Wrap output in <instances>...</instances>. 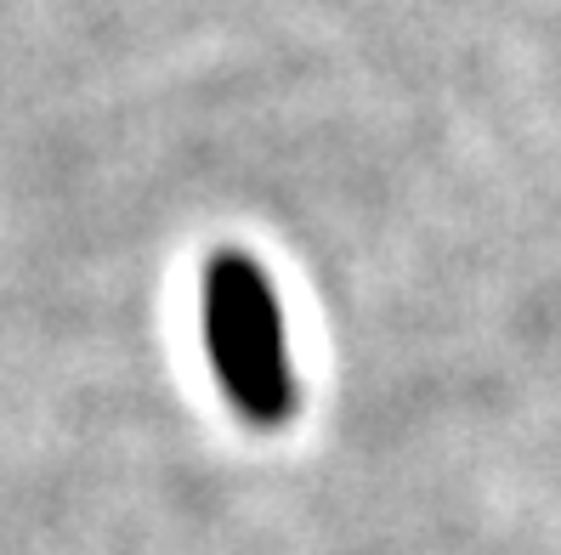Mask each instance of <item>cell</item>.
Instances as JSON below:
<instances>
[{
  "instance_id": "1",
  "label": "cell",
  "mask_w": 561,
  "mask_h": 555,
  "mask_svg": "<svg viewBox=\"0 0 561 555\" xmlns=\"http://www.w3.org/2000/svg\"><path fill=\"white\" fill-rule=\"evenodd\" d=\"M199 323L216 385L250 426H284L295 414V369L284 307L250 250H216L199 278Z\"/></svg>"
}]
</instances>
